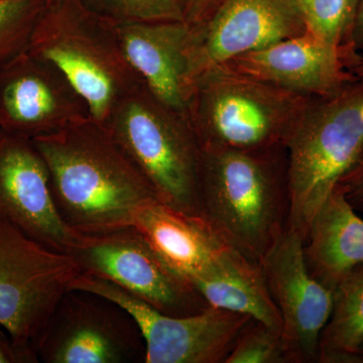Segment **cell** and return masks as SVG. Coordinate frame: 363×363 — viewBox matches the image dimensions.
Segmentation results:
<instances>
[{
	"label": "cell",
	"mask_w": 363,
	"mask_h": 363,
	"mask_svg": "<svg viewBox=\"0 0 363 363\" xmlns=\"http://www.w3.org/2000/svg\"><path fill=\"white\" fill-rule=\"evenodd\" d=\"M351 45L358 52L363 50V0H358L357 16L351 33Z\"/></svg>",
	"instance_id": "28"
},
{
	"label": "cell",
	"mask_w": 363,
	"mask_h": 363,
	"mask_svg": "<svg viewBox=\"0 0 363 363\" xmlns=\"http://www.w3.org/2000/svg\"><path fill=\"white\" fill-rule=\"evenodd\" d=\"M55 1V0H48V2Z\"/></svg>",
	"instance_id": "32"
},
{
	"label": "cell",
	"mask_w": 363,
	"mask_h": 363,
	"mask_svg": "<svg viewBox=\"0 0 363 363\" xmlns=\"http://www.w3.org/2000/svg\"><path fill=\"white\" fill-rule=\"evenodd\" d=\"M363 344V264L334 290L333 309L320 339L318 363H360Z\"/></svg>",
	"instance_id": "20"
},
{
	"label": "cell",
	"mask_w": 363,
	"mask_h": 363,
	"mask_svg": "<svg viewBox=\"0 0 363 363\" xmlns=\"http://www.w3.org/2000/svg\"><path fill=\"white\" fill-rule=\"evenodd\" d=\"M30 355L16 347L4 332L0 335V363H35Z\"/></svg>",
	"instance_id": "27"
},
{
	"label": "cell",
	"mask_w": 363,
	"mask_h": 363,
	"mask_svg": "<svg viewBox=\"0 0 363 363\" xmlns=\"http://www.w3.org/2000/svg\"><path fill=\"white\" fill-rule=\"evenodd\" d=\"M200 215L236 252L260 264L289 226L285 145L257 150H201Z\"/></svg>",
	"instance_id": "2"
},
{
	"label": "cell",
	"mask_w": 363,
	"mask_h": 363,
	"mask_svg": "<svg viewBox=\"0 0 363 363\" xmlns=\"http://www.w3.org/2000/svg\"><path fill=\"white\" fill-rule=\"evenodd\" d=\"M4 332H6V331H4V330H2L1 328H0V335H1L2 333H4Z\"/></svg>",
	"instance_id": "31"
},
{
	"label": "cell",
	"mask_w": 363,
	"mask_h": 363,
	"mask_svg": "<svg viewBox=\"0 0 363 363\" xmlns=\"http://www.w3.org/2000/svg\"><path fill=\"white\" fill-rule=\"evenodd\" d=\"M104 126L162 203L201 216V147L187 116L162 104L140 83L116 105Z\"/></svg>",
	"instance_id": "6"
},
{
	"label": "cell",
	"mask_w": 363,
	"mask_h": 363,
	"mask_svg": "<svg viewBox=\"0 0 363 363\" xmlns=\"http://www.w3.org/2000/svg\"><path fill=\"white\" fill-rule=\"evenodd\" d=\"M359 359H360V363H363V344H362V347H360V350H359Z\"/></svg>",
	"instance_id": "30"
},
{
	"label": "cell",
	"mask_w": 363,
	"mask_h": 363,
	"mask_svg": "<svg viewBox=\"0 0 363 363\" xmlns=\"http://www.w3.org/2000/svg\"><path fill=\"white\" fill-rule=\"evenodd\" d=\"M69 253L82 272L111 281L164 314L190 316L210 307L135 227L80 234Z\"/></svg>",
	"instance_id": "8"
},
{
	"label": "cell",
	"mask_w": 363,
	"mask_h": 363,
	"mask_svg": "<svg viewBox=\"0 0 363 363\" xmlns=\"http://www.w3.org/2000/svg\"><path fill=\"white\" fill-rule=\"evenodd\" d=\"M95 16L112 23L185 21L178 0H80Z\"/></svg>",
	"instance_id": "23"
},
{
	"label": "cell",
	"mask_w": 363,
	"mask_h": 363,
	"mask_svg": "<svg viewBox=\"0 0 363 363\" xmlns=\"http://www.w3.org/2000/svg\"><path fill=\"white\" fill-rule=\"evenodd\" d=\"M210 307L247 315L281 331V318L262 267L231 248L213 267L193 281Z\"/></svg>",
	"instance_id": "19"
},
{
	"label": "cell",
	"mask_w": 363,
	"mask_h": 363,
	"mask_svg": "<svg viewBox=\"0 0 363 363\" xmlns=\"http://www.w3.org/2000/svg\"><path fill=\"white\" fill-rule=\"evenodd\" d=\"M0 219L58 252H70L80 236L60 216L47 164L33 140L1 130Z\"/></svg>",
	"instance_id": "14"
},
{
	"label": "cell",
	"mask_w": 363,
	"mask_h": 363,
	"mask_svg": "<svg viewBox=\"0 0 363 363\" xmlns=\"http://www.w3.org/2000/svg\"><path fill=\"white\" fill-rule=\"evenodd\" d=\"M133 227L192 285L231 250L201 216L179 211L161 200L143 207Z\"/></svg>",
	"instance_id": "17"
},
{
	"label": "cell",
	"mask_w": 363,
	"mask_h": 363,
	"mask_svg": "<svg viewBox=\"0 0 363 363\" xmlns=\"http://www.w3.org/2000/svg\"><path fill=\"white\" fill-rule=\"evenodd\" d=\"M337 186L351 206L363 214V159L341 179Z\"/></svg>",
	"instance_id": "25"
},
{
	"label": "cell",
	"mask_w": 363,
	"mask_h": 363,
	"mask_svg": "<svg viewBox=\"0 0 363 363\" xmlns=\"http://www.w3.org/2000/svg\"><path fill=\"white\" fill-rule=\"evenodd\" d=\"M32 140L47 164L60 216L76 233L133 226L138 212L160 200L111 133L92 119Z\"/></svg>",
	"instance_id": "1"
},
{
	"label": "cell",
	"mask_w": 363,
	"mask_h": 363,
	"mask_svg": "<svg viewBox=\"0 0 363 363\" xmlns=\"http://www.w3.org/2000/svg\"><path fill=\"white\" fill-rule=\"evenodd\" d=\"M39 362H145L142 331L130 313L113 301L71 289L40 333Z\"/></svg>",
	"instance_id": "9"
},
{
	"label": "cell",
	"mask_w": 363,
	"mask_h": 363,
	"mask_svg": "<svg viewBox=\"0 0 363 363\" xmlns=\"http://www.w3.org/2000/svg\"><path fill=\"white\" fill-rule=\"evenodd\" d=\"M285 147L289 226L305 240L319 208L363 159V78L328 96L310 98Z\"/></svg>",
	"instance_id": "3"
},
{
	"label": "cell",
	"mask_w": 363,
	"mask_h": 363,
	"mask_svg": "<svg viewBox=\"0 0 363 363\" xmlns=\"http://www.w3.org/2000/svg\"><path fill=\"white\" fill-rule=\"evenodd\" d=\"M28 52L56 67L85 100L91 119L102 126L142 83L121 51L113 23L80 0L48 2Z\"/></svg>",
	"instance_id": "5"
},
{
	"label": "cell",
	"mask_w": 363,
	"mask_h": 363,
	"mask_svg": "<svg viewBox=\"0 0 363 363\" xmlns=\"http://www.w3.org/2000/svg\"><path fill=\"white\" fill-rule=\"evenodd\" d=\"M186 23L190 26L202 23L211 16L223 0H178Z\"/></svg>",
	"instance_id": "26"
},
{
	"label": "cell",
	"mask_w": 363,
	"mask_h": 363,
	"mask_svg": "<svg viewBox=\"0 0 363 363\" xmlns=\"http://www.w3.org/2000/svg\"><path fill=\"white\" fill-rule=\"evenodd\" d=\"M304 253L313 278L332 291L353 267L363 264V219L338 186L313 218Z\"/></svg>",
	"instance_id": "18"
},
{
	"label": "cell",
	"mask_w": 363,
	"mask_h": 363,
	"mask_svg": "<svg viewBox=\"0 0 363 363\" xmlns=\"http://www.w3.org/2000/svg\"><path fill=\"white\" fill-rule=\"evenodd\" d=\"M188 58L194 81L212 67L305 33L297 0H223L190 26Z\"/></svg>",
	"instance_id": "12"
},
{
	"label": "cell",
	"mask_w": 363,
	"mask_h": 363,
	"mask_svg": "<svg viewBox=\"0 0 363 363\" xmlns=\"http://www.w3.org/2000/svg\"><path fill=\"white\" fill-rule=\"evenodd\" d=\"M358 0H297L306 30L336 48H350Z\"/></svg>",
	"instance_id": "21"
},
{
	"label": "cell",
	"mask_w": 363,
	"mask_h": 363,
	"mask_svg": "<svg viewBox=\"0 0 363 363\" xmlns=\"http://www.w3.org/2000/svg\"><path fill=\"white\" fill-rule=\"evenodd\" d=\"M88 119L85 100L49 62L26 51L0 68V130L33 140Z\"/></svg>",
	"instance_id": "13"
},
{
	"label": "cell",
	"mask_w": 363,
	"mask_h": 363,
	"mask_svg": "<svg viewBox=\"0 0 363 363\" xmlns=\"http://www.w3.org/2000/svg\"><path fill=\"white\" fill-rule=\"evenodd\" d=\"M225 363H293L281 331L250 320L236 339Z\"/></svg>",
	"instance_id": "24"
},
{
	"label": "cell",
	"mask_w": 363,
	"mask_h": 363,
	"mask_svg": "<svg viewBox=\"0 0 363 363\" xmlns=\"http://www.w3.org/2000/svg\"><path fill=\"white\" fill-rule=\"evenodd\" d=\"M82 269L70 253L45 247L0 219V328L35 362V345Z\"/></svg>",
	"instance_id": "7"
},
{
	"label": "cell",
	"mask_w": 363,
	"mask_h": 363,
	"mask_svg": "<svg viewBox=\"0 0 363 363\" xmlns=\"http://www.w3.org/2000/svg\"><path fill=\"white\" fill-rule=\"evenodd\" d=\"M362 57L307 32L241 55L225 65L301 96L334 94L357 78L352 70ZM224 65V64H223Z\"/></svg>",
	"instance_id": "15"
},
{
	"label": "cell",
	"mask_w": 363,
	"mask_h": 363,
	"mask_svg": "<svg viewBox=\"0 0 363 363\" xmlns=\"http://www.w3.org/2000/svg\"><path fill=\"white\" fill-rule=\"evenodd\" d=\"M309 99L224 64L196 78L187 117L201 150L269 149L286 145Z\"/></svg>",
	"instance_id": "4"
},
{
	"label": "cell",
	"mask_w": 363,
	"mask_h": 363,
	"mask_svg": "<svg viewBox=\"0 0 363 363\" xmlns=\"http://www.w3.org/2000/svg\"><path fill=\"white\" fill-rule=\"evenodd\" d=\"M113 26L121 51L138 80L162 104L187 116L195 84L187 54L190 25L157 21Z\"/></svg>",
	"instance_id": "16"
},
{
	"label": "cell",
	"mask_w": 363,
	"mask_h": 363,
	"mask_svg": "<svg viewBox=\"0 0 363 363\" xmlns=\"http://www.w3.org/2000/svg\"><path fill=\"white\" fill-rule=\"evenodd\" d=\"M71 289L104 296L130 313L145 339V363H225L241 330L252 320L213 307L190 316H171L85 272Z\"/></svg>",
	"instance_id": "10"
},
{
	"label": "cell",
	"mask_w": 363,
	"mask_h": 363,
	"mask_svg": "<svg viewBox=\"0 0 363 363\" xmlns=\"http://www.w3.org/2000/svg\"><path fill=\"white\" fill-rule=\"evenodd\" d=\"M48 0H0V68L28 51Z\"/></svg>",
	"instance_id": "22"
},
{
	"label": "cell",
	"mask_w": 363,
	"mask_h": 363,
	"mask_svg": "<svg viewBox=\"0 0 363 363\" xmlns=\"http://www.w3.org/2000/svg\"><path fill=\"white\" fill-rule=\"evenodd\" d=\"M353 73H354L355 76L357 77L363 78V58L360 59V61L358 62L357 66L353 68Z\"/></svg>",
	"instance_id": "29"
},
{
	"label": "cell",
	"mask_w": 363,
	"mask_h": 363,
	"mask_svg": "<svg viewBox=\"0 0 363 363\" xmlns=\"http://www.w3.org/2000/svg\"><path fill=\"white\" fill-rule=\"evenodd\" d=\"M259 264L281 315V335L292 362L318 363L320 339L333 309L334 291L308 271L304 238L286 227Z\"/></svg>",
	"instance_id": "11"
}]
</instances>
